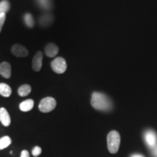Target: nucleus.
Wrapping results in <instances>:
<instances>
[{"label":"nucleus","mask_w":157,"mask_h":157,"mask_svg":"<svg viewBox=\"0 0 157 157\" xmlns=\"http://www.w3.org/2000/svg\"><path fill=\"white\" fill-rule=\"evenodd\" d=\"M131 157H144L143 156V155H140V154H134L132 155Z\"/></svg>","instance_id":"obj_21"},{"label":"nucleus","mask_w":157,"mask_h":157,"mask_svg":"<svg viewBox=\"0 0 157 157\" xmlns=\"http://www.w3.org/2000/svg\"><path fill=\"white\" fill-rule=\"evenodd\" d=\"M10 8V4L7 0H2L0 2V14L5 13L9 11Z\"/></svg>","instance_id":"obj_15"},{"label":"nucleus","mask_w":157,"mask_h":157,"mask_svg":"<svg viewBox=\"0 0 157 157\" xmlns=\"http://www.w3.org/2000/svg\"><path fill=\"white\" fill-rule=\"evenodd\" d=\"M23 19H24V22L26 25L29 28H32L34 25V17H33L32 15L30 14V13H27L24 15L23 17Z\"/></svg>","instance_id":"obj_16"},{"label":"nucleus","mask_w":157,"mask_h":157,"mask_svg":"<svg viewBox=\"0 0 157 157\" xmlns=\"http://www.w3.org/2000/svg\"><path fill=\"white\" fill-rule=\"evenodd\" d=\"M145 141L151 148L156 147L157 143V135L153 130H147L144 135Z\"/></svg>","instance_id":"obj_5"},{"label":"nucleus","mask_w":157,"mask_h":157,"mask_svg":"<svg viewBox=\"0 0 157 157\" xmlns=\"http://www.w3.org/2000/svg\"><path fill=\"white\" fill-rule=\"evenodd\" d=\"M12 94V89L8 84L0 83V95L3 97L8 98Z\"/></svg>","instance_id":"obj_12"},{"label":"nucleus","mask_w":157,"mask_h":157,"mask_svg":"<svg viewBox=\"0 0 157 157\" xmlns=\"http://www.w3.org/2000/svg\"><path fill=\"white\" fill-rule=\"evenodd\" d=\"M120 142L121 137L119 132L117 131L110 132L107 136V145L109 152L111 154L117 153L120 146Z\"/></svg>","instance_id":"obj_2"},{"label":"nucleus","mask_w":157,"mask_h":157,"mask_svg":"<svg viewBox=\"0 0 157 157\" xmlns=\"http://www.w3.org/2000/svg\"><path fill=\"white\" fill-rule=\"evenodd\" d=\"M11 66L9 63L2 62L0 64V74L4 78H9L11 76Z\"/></svg>","instance_id":"obj_9"},{"label":"nucleus","mask_w":157,"mask_h":157,"mask_svg":"<svg viewBox=\"0 0 157 157\" xmlns=\"http://www.w3.org/2000/svg\"><path fill=\"white\" fill-rule=\"evenodd\" d=\"M0 121L5 127L10 126L11 123V119L9 113L5 108L0 109Z\"/></svg>","instance_id":"obj_10"},{"label":"nucleus","mask_w":157,"mask_h":157,"mask_svg":"<svg viewBox=\"0 0 157 157\" xmlns=\"http://www.w3.org/2000/svg\"><path fill=\"white\" fill-rule=\"evenodd\" d=\"M39 5L42 6L44 8H49L51 6L50 0H38Z\"/></svg>","instance_id":"obj_17"},{"label":"nucleus","mask_w":157,"mask_h":157,"mask_svg":"<svg viewBox=\"0 0 157 157\" xmlns=\"http://www.w3.org/2000/svg\"><path fill=\"white\" fill-rule=\"evenodd\" d=\"M21 157H30V155H29V153L28 151L23 150L22 151L21 154Z\"/></svg>","instance_id":"obj_20"},{"label":"nucleus","mask_w":157,"mask_h":157,"mask_svg":"<svg viewBox=\"0 0 157 157\" xmlns=\"http://www.w3.org/2000/svg\"><path fill=\"white\" fill-rule=\"evenodd\" d=\"M58 52L59 49L58 46L55 44L54 43H50L44 48L45 54L49 58H53V57L56 56L58 54Z\"/></svg>","instance_id":"obj_8"},{"label":"nucleus","mask_w":157,"mask_h":157,"mask_svg":"<svg viewBox=\"0 0 157 157\" xmlns=\"http://www.w3.org/2000/svg\"><path fill=\"white\" fill-rule=\"evenodd\" d=\"M43 55L41 51H38L35 55L32 61V68L35 71H39L42 66Z\"/></svg>","instance_id":"obj_7"},{"label":"nucleus","mask_w":157,"mask_h":157,"mask_svg":"<svg viewBox=\"0 0 157 157\" xmlns=\"http://www.w3.org/2000/svg\"><path fill=\"white\" fill-rule=\"evenodd\" d=\"M12 53L16 57L24 58L29 55V50L24 46L19 44H15L12 47Z\"/></svg>","instance_id":"obj_6"},{"label":"nucleus","mask_w":157,"mask_h":157,"mask_svg":"<svg viewBox=\"0 0 157 157\" xmlns=\"http://www.w3.org/2000/svg\"><path fill=\"white\" fill-rule=\"evenodd\" d=\"M5 20H6V14H5V13L0 14V33H1L3 25H4V24H5Z\"/></svg>","instance_id":"obj_19"},{"label":"nucleus","mask_w":157,"mask_h":157,"mask_svg":"<svg viewBox=\"0 0 157 157\" xmlns=\"http://www.w3.org/2000/svg\"><path fill=\"white\" fill-rule=\"evenodd\" d=\"M42 154V148L39 146H35L34 148H33L32 151V155L35 157L39 156V155Z\"/></svg>","instance_id":"obj_18"},{"label":"nucleus","mask_w":157,"mask_h":157,"mask_svg":"<svg viewBox=\"0 0 157 157\" xmlns=\"http://www.w3.org/2000/svg\"><path fill=\"white\" fill-rule=\"evenodd\" d=\"M31 87L29 84H23L21 85V87L18 88V95L21 97H25V96L29 95L31 93Z\"/></svg>","instance_id":"obj_13"},{"label":"nucleus","mask_w":157,"mask_h":157,"mask_svg":"<svg viewBox=\"0 0 157 157\" xmlns=\"http://www.w3.org/2000/svg\"><path fill=\"white\" fill-rule=\"evenodd\" d=\"M154 154L155 155V156L157 157V147H156V148H154Z\"/></svg>","instance_id":"obj_22"},{"label":"nucleus","mask_w":157,"mask_h":157,"mask_svg":"<svg viewBox=\"0 0 157 157\" xmlns=\"http://www.w3.org/2000/svg\"><path fill=\"white\" fill-rule=\"evenodd\" d=\"M12 143V140L9 136H4L0 138V150H3Z\"/></svg>","instance_id":"obj_14"},{"label":"nucleus","mask_w":157,"mask_h":157,"mask_svg":"<svg viewBox=\"0 0 157 157\" xmlns=\"http://www.w3.org/2000/svg\"><path fill=\"white\" fill-rule=\"evenodd\" d=\"M91 105L94 109L99 111H107L112 109V102L105 94L95 92L92 95Z\"/></svg>","instance_id":"obj_1"},{"label":"nucleus","mask_w":157,"mask_h":157,"mask_svg":"<svg viewBox=\"0 0 157 157\" xmlns=\"http://www.w3.org/2000/svg\"><path fill=\"white\" fill-rule=\"evenodd\" d=\"M34 101L32 99H29L21 103L19 108L21 109V111H23V112H27V111H30L34 108Z\"/></svg>","instance_id":"obj_11"},{"label":"nucleus","mask_w":157,"mask_h":157,"mask_svg":"<svg viewBox=\"0 0 157 157\" xmlns=\"http://www.w3.org/2000/svg\"><path fill=\"white\" fill-rule=\"evenodd\" d=\"M51 67L52 70L57 74H63L67 68V64H66V60L61 57H58L52 60L51 63Z\"/></svg>","instance_id":"obj_4"},{"label":"nucleus","mask_w":157,"mask_h":157,"mask_svg":"<svg viewBox=\"0 0 157 157\" xmlns=\"http://www.w3.org/2000/svg\"><path fill=\"white\" fill-rule=\"evenodd\" d=\"M56 99L52 97H47L43 98L39 105V109L42 113H49L53 111L56 107Z\"/></svg>","instance_id":"obj_3"}]
</instances>
